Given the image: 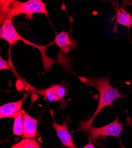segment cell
Returning a JSON list of instances; mask_svg holds the SVG:
<instances>
[{
  "label": "cell",
  "instance_id": "obj_1",
  "mask_svg": "<svg viewBox=\"0 0 132 148\" xmlns=\"http://www.w3.org/2000/svg\"><path fill=\"white\" fill-rule=\"evenodd\" d=\"M78 78L86 88L94 87L98 90L99 94L98 104L93 116L87 121H82L79 124L78 131L85 132L92 127L94 120L103 108L107 106L113 107V102L116 99H122L126 95L121 94L117 88L112 87L110 79L107 77L90 78L79 77Z\"/></svg>",
  "mask_w": 132,
  "mask_h": 148
},
{
  "label": "cell",
  "instance_id": "obj_2",
  "mask_svg": "<svg viewBox=\"0 0 132 148\" xmlns=\"http://www.w3.org/2000/svg\"><path fill=\"white\" fill-rule=\"evenodd\" d=\"M34 14L47 16L46 4L42 0H28L25 2L12 0L6 20H12L21 14L25 15L26 19L31 20Z\"/></svg>",
  "mask_w": 132,
  "mask_h": 148
},
{
  "label": "cell",
  "instance_id": "obj_3",
  "mask_svg": "<svg viewBox=\"0 0 132 148\" xmlns=\"http://www.w3.org/2000/svg\"><path fill=\"white\" fill-rule=\"evenodd\" d=\"M118 119L119 118L117 117L109 124L99 127L92 126L86 130L85 133L90 141L97 144L100 138L105 139L108 136L116 137L120 139V136L123 130L124 125L118 121Z\"/></svg>",
  "mask_w": 132,
  "mask_h": 148
},
{
  "label": "cell",
  "instance_id": "obj_4",
  "mask_svg": "<svg viewBox=\"0 0 132 148\" xmlns=\"http://www.w3.org/2000/svg\"><path fill=\"white\" fill-rule=\"evenodd\" d=\"M6 42L10 45L13 46L14 45H16V43L18 42L21 41L23 42L24 43H25L27 45L31 46L33 47H35L38 48V49L42 53V60L43 62V65L45 68V70L47 71H49L50 68L52 67V65L53 63V60L51 59V58H48L46 53V49L47 48L46 46H40L38 45H36L26 39H25L24 38L18 33L17 30L16 29V28L11 29L7 34L6 36Z\"/></svg>",
  "mask_w": 132,
  "mask_h": 148
},
{
  "label": "cell",
  "instance_id": "obj_5",
  "mask_svg": "<svg viewBox=\"0 0 132 148\" xmlns=\"http://www.w3.org/2000/svg\"><path fill=\"white\" fill-rule=\"evenodd\" d=\"M36 93L42 95L44 99L50 102L61 101L67 94V90L62 84H54L47 88L36 91Z\"/></svg>",
  "mask_w": 132,
  "mask_h": 148
},
{
  "label": "cell",
  "instance_id": "obj_6",
  "mask_svg": "<svg viewBox=\"0 0 132 148\" xmlns=\"http://www.w3.org/2000/svg\"><path fill=\"white\" fill-rule=\"evenodd\" d=\"M68 120L65 119L63 124L60 125L53 120L52 127L55 130L56 134L63 146L68 148H77L75 145L72 134L70 133L67 126Z\"/></svg>",
  "mask_w": 132,
  "mask_h": 148
},
{
  "label": "cell",
  "instance_id": "obj_7",
  "mask_svg": "<svg viewBox=\"0 0 132 148\" xmlns=\"http://www.w3.org/2000/svg\"><path fill=\"white\" fill-rule=\"evenodd\" d=\"M29 97L28 94H25L21 100L4 104L0 107V118H13L17 113L22 110L23 106Z\"/></svg>",
  "mask_w": 132,
  "mask_h": 148
},
{
  "label": "cell",
  "instance_id": "obj_8",
  "mask_svg": "<svg viewBox=\"0 0 132 148\" xmlns=\"http://www.w3.org/2000/svg\"><path fill=\"white\" fill-rule=\"evenodd\" d=\"M24 125L23 135L24 139H35L38 133V126L39 120L30 116L28 113L23 111Z\"/></svg>",
  "mask_w": 132,
  "mask_h": 148
},
{
  "label": "cell",
  "instance_id": "obj_9",
  "mask_svg": "<svg viewBox=\"0 0 132 148\" xmlns=\"http://www.w3.org/2000/svg\"><path fill=\"white\" fill-rule=\"evenodd\" d=\"M53 42L65 54H68L72 49H76L75 41L72 40L69 33L65 31L58 33Z\"/></svg>",
  "mask_w": 132,
  "mask_h": 148
},
{
  "label": "cell",
  "instance_id": "obj_10",
  "mask_svg": "<svg viewBox=\"0 0 132 148\" xmlns=\"http://www.w3.org/2000/svg\"><path fill=\"white\" fill-rule=\"evenodd\" d=\"M117 23L129 29L132 25V16L123 8H120L117 12Z\"/></svg>",
  "mask_w": 132,
  "mask_h": 148
},
{
  "label": "cell",
  "instance_id": "obj_11",
  "mask_svg": "<svg viewBox=\"0 0 132 148\" xmlns=\"http://www.w3.org/2000/svg\"><path fill=\"white\" fill-rule=\"evenodd\" d=\"M23 111L21 110L16 114L14 117V124L13 127V133L17 136L23 137V125H24V117Z\"/></svg>",
  "mask_w": 132,
  "mask_h": 148
},
{
  "label": "cell",
  "instance_id": "obj_12",
  "mask_svg": "<svg viewBox=\"0 0 132 148\" xmlns=\"http://www.w3.org/2000/svg\"><path fill=\"white\" fill-rule=\"evenodd\" d=\"M11 148H41L37 140L35 139H24L13 144Z\"/></svg>",
  "mask_w": 132,
  "mask_h": 148
},
{
  "label": "cell",
  "instance_id": "obj_13",
  "mask_svg": "<svg viewBox=\"0 0 132 148\" xmlns=\"http://www.w3.org/2000/svg\"><path fill=\"white\" fill-rule=\"evenodd\" d=\"M0 69L11 71V69L9 66L8 62L3 59L1 56H0Z\"/></svg>",
  "mask_w": 132,
  "mask_h": 148
},
{
  "label": "cell",
  "instance_id": "obj_14",
  "mask_svg": "<svg viewBox=\"0 0 132 148\" xmlns=\"http://www.w3.org/2000/svg\"><path fill=\"white\" fill-rule=\"evenodd\" d=\"M82 148H95V147L92 144V143L90 141V142L88 144H87L85 146H83Z\"/></svg>",
  "mask_w": 132,
  "mask_h": 148
}]
</instances>
